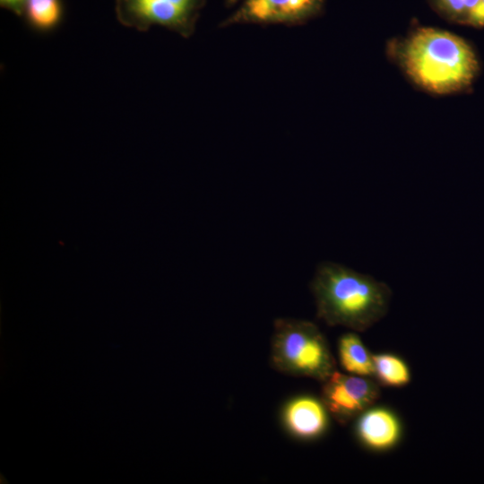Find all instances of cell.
<instances>
[{
	"mask_svg": "<svg viewBox=\"0 0 484 484\" xmlns=\"http://www.w3.org/2000/svg\"><path fill=\"white\" fill-rule=\"evenodd\" d=\"M205 0H116L118 22L139 31L152 25L164 27L189 38L195 30Z\"/></svg>",
	"mask_w": 484,
	"mask_h": 484,
	"instance_id": "obj_4",
	"label": "cell"
},
{
	"mask_svg": "<svg viewBox=\"0 0 484 484\" xmlns=\"http://www.w3.org/2000/svg\"><path fill=\"white\" fill-rule=\"evenodd\" d=\"M271 360L279 372L321 382L336 370L324 335L307 320L279 318L274 322Z\"/></svg>",
	"mask_w": 484,
	"mask_h": 484,
	"instance_id": "obj_3",
	"label": "cell"
},
{
	"mask_svg": "<svg viewBox=\"0 0 484 484\" xmlns=\"http://www.w3.org/2000/svg\"><path fill=\"white\" fill-rule=\"evenodd\" d=\"M464 24L477 28L484 27V0H480L472 8Z\"/></svg>",
	"mask_w": 484,
	"mask_h": 484,
	"instance_id": "obj_13",
	"label": "cell"
},
{
	"mask_svg": "<svg viewBox=\"0 0 484 484\" xmlns=\"http://www.w3.org/2000/svg\"><path fill=\"white\" fill-rule=\"evenodd\" d=\"M338 354L342 368L349 374L365 377L374 376L373 355L355 333H347L341 336Z\"/></svg>",
	"mask_w": 484,
	"mask_h": 484,
	"instance_id": "obj_9",
	"label": "cell"
},
{
	"mask_svg": "<svg viewBox=\"0 0 484 484\" xmlns=\"http://www.w3.org/2000/svg\"><path fill=\"white\" fill-rule=\"evenodd\" d=\"M374 376L385 386L402 387L409 384L411 372L405 361L390 353L373 355Z\"/></svg>",
	"mask_w": 484,
	"mask_h": 484,
	"instance_id": "obj_10",
	"label": "cell"
},
{
	"mask_svg": "<svg viewBox=\"0 0 484 484\" xmlns=\"http://www.w3.org/2000/svg\"><path fill=\"white\" fill-rule=\"evenodd\" d=\"M23 13L34 29L48 31L60 22L63 10L60 0H26Z\"/></svg>",
	"mask_w": 484,
	"mask_h": 484,
	"instance_id": "obj_11",
	"label": "cell"
},
{
	"mask_svg": "<svg viewBox=\"0 0 484 484\" xmlns=\"http://www.w3.org/2000/svg\"><path fill=\"white\" fill-rule=\"evenodd\" d=\"M240 7L222 26L236 24L296 25L319 9L321 0H242Z\"/></svg>",
	"mask_w": 484,
	"mask_h": 484,
	"instance_id": "obj_6",
	"label": "cell"
},
{
	"mask_svg": "<svg viewBox=\"0 0 484 484\" xmlns=\"http://www.w3.org/2000/svg\"><path fill=\"white\" fill-rule=\"evenodd\" d=\"M379 397V386L370 377L335 370L323 382L322 402L328 413L346 424L359 417Z\"/></svg>",
	"mask_w": 484,
	"mask_h": 484,
	"instance_id": "obj_5",
	"label": "cell"
},
{
	"mask_svg": "<svg viewBox=\"0 0 484 484\" xmlns=\"http://www.w3.org/2000/svg\"><path fill=\"white\" fill-rule=\"evenodd\" d=\"M402 428L396 415L386 408H369L359 418L357 434L368 448L383 451L393 447L401 437Z\"/></svg>",
	"mask_w": 484,
	"mask_h": 484,
	"instance_id": "obj_7",
	"label": "cell"
},
{
	"mask_svg": "<svg viewBox=\"0 0 484 484\" xmlns=\"http://www.w3.org/2000/svg\"><path fill=\"white\" fill-rule=\"evenodd\" d=\"M238 1H240V0H227V3L228 4H235V3L238 2Z\"/></svg>",
	"mask_w": 484,
	"mask_h": 484,
	"instance_id": "obj_15",
	"label": "cell"
},
{
	"mask_svg": "<svg viewBox=\"0 0 484 484\" xmlns=\"http://www.w3.org/2000/svg\"><path fill=\"white\" fill-rule=\"evenodd\" d=\"M396 61L421 89L435 94L470 90L480 73L472 47L446 30L420 28L394 45Z\"/></svg>",
	"mask_w": 484,
	"mask_h": 484,
	"instance_id": "obj_1",
	"label": "cell"
},
{
	"mask_svg": "<svg viewBox=\"0 0 484 484\" xmlns=\"http://www.w3.org/2000/svg\"><path fill=\"white\" fill-rule=\"evenodd\" d=\"M327 413L323 402L310 396H300L286 405L283 418L286 427L293 435L313 438L325 430Z\"/></svg>",
	"mask_w": 484,
	"mask_h": 484,
	"instance_id": "obj_8",
	"label": "cell"
},
{
	"mask_svg": "<svg viewBox=\"0 0 484 484\" xmlns=\"http://www.w3.org/2000/svg\"><path fill=\"white\" fill-rule=\"evenodd\" d=\"M317 317L330 326L363 332L387 313V284L333 262L320 263L310 283Z\"/></svg>",
	"mask_w": 484,
	"mask_h": 484,
	"instance_id": "obj_2",
	"label": "cell"
},
{
	"mask_svg": "<svg viewBox=\"0 0 484 484\" xmlns=\"http://www.w3.org/2000/svg\"><path fill=\"white\" fill-rule=\"evenodd\" d=\"M26 0H0L3 7L21 15L23 13V7Z\"/></svg>",
	"mask_w": 484,
	"mask_h": 484,
	"instance_id": "obj_14",
	"label": "cell"
},
{
	"mask_svg": "<svg viewBox=\"0 0 484 484\" xmlns=\"http://www.w3.org/2000/svg\"><path fill=\"white\" fill-rule=\"evenodd\" d=\"M439 5L453 20L464 24L465 21L480 0H437Z\"/></svg>",
	"mask_w": 484,
	"mask_h": 484,
	"instance_id": "obj_12",
	"label": "cell"
}]
</instances>
